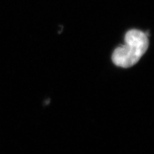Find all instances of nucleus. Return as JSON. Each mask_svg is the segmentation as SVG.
<instances>
[{"label":"nucleus","instance_id":"obj_1","mask_svg":"<svg viewBox=\"0 0 154 154\" xmlns=\"http://www.w3.org/2000/svg\"><path fill=\"white\" fill-rule=\"evenodd\" d=\"M149 46L148 35L141 30L132 29L125 35V45L117 47L112 55L113 63L128 68L137 63Z\"/></svg>","mask_w":154,"mask_h":154}]
</instances>
